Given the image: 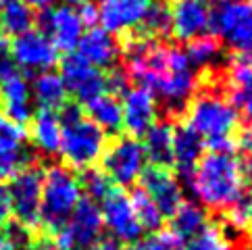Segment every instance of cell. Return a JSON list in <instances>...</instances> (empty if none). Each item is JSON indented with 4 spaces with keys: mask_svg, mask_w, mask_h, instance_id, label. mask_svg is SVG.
<instances>
[{
    "mask_svg": "<svg viewBox=\"0 0 252 250\" xmlns=\"http://www.w3.org/2000/svg\"><path fill=\"white\" fill-rule=\"evenodd\" d=\"M250 4H252V2H250Z\"/></svg>",
    "mask_w": 252,
    "mask_h": 250,
    "instance_id": "obj_47",
    "label": "cell"
},
{
    "mask_svg": "<svg viewBox=\"0 0 252 250\" xmlns=\"http://www.w3.org/2000/svg\"><path fill=\"white\" fill-rule=\"evenodd\" d=\"M28 165H32V153L25 144L23 127L0 133V182L11 180Z\"/></svg>",
    "mask_w": 252,
    "mask_h": 250,
    "instance_id": "obj_22",
    "label": "cell"
},
{
    "mask_svg": "<svg viewBox=\"0 0 252 250\" xmlns=\"http://www.w3.org/2000/svg\"><path fill=\"white\" fill-rule=\"evenodd\" d=\"M35 15L25 0H0V31L4 35H21L33 30Z\"/></svg>",
    "mask_w": 252,
    "mask_h": 250,
    "instance_id": "obj_28",
    "label": "cell"
},
{
    "mask_svg": "<svg viewBox=\"0 0 252 250\" xmlns=\"http://www.w3.org/2000/svg\"><path fill=\"white\" fill-rule=\"evenodd\" d=\"M75 52L96 69H113L119 61L121 46L115 35L102 28H90L77 42Z\"/></svg>",
    "mask_w": 252,
    "mask_h": 250,
    "instance_id": "obj_20",
    "label": "cell"
},
{
    "mask_svg": "<svg viewBox=\"0 0 252 250\" xmlns=\"http://www.w3.org/2000/svg\"><path fill=\"white\" fill-rule=\"evenodd\" d=\"M79 198H82L79 177L65 165L48 167L42 175L40 227H44L48 236H55L69 223Z\"/></svg>",
    "mask_w": 252,
    "mask_h": 250,
    "instance_id": "obj_5",
    "label": "cell"
},
{
    "mask_svg": "<svg viewBox=\"0 0 252 250\" xmlns=\"http://www.w3.org/2000/svg\"><path fill=\"white\" fill-rule=\"evenodd\" d=\"M223 44L215 35H202L192 42H188L186 55L194 69H211L221 61Z\"/></svg>",
    "mask_w": 252,
    "mask_h": 250,
    "instance_id": "obj_29",
    "label": "cell"
},
{
    "mask_svg": "<svg viewBox=\"0 0 252 250\" xmlns=\"http://www.w3.org/2000/svg\"><path fill=\"white\" fill-rule=\"evenodd\" d=\"M190 190L204 207L225 213L231 204L240 200L246 192V184L242 180L240 160L233 153H206L196 163L192 180L188 184Z\"/></svg>",
    "mask_w": 252,
    "mask_h": 250,
    "instance_id": "obj_2",
    "label": "cell"
},
{
    "mask_svg": "<svg viewBox=\"0 0 252 250\" xmlns=\"http://www.w3.org/2000/svg\"><path fill=\"white\" fill-rule=\"evenodd\" d=\"M38 23L40 31L55 44L57 50L63 52H73L79 38L84 35V23L75 6L71 4H59L42 11V15H38Z\"/></svg>",
    "mask_w": 252,
    "mask_h": 250,
    "instance_id": "obj_12",
    "label": "cell"
},
{
    "mask_svg": "<svg viewBox=\"0 0 252 250\" xmlns=\"http://www.w3.org/2000/svg\"><path fill=\"white\" fill-rule=\"evenodd\" d=\"M79 186H82V192H86V198L94 200L96 204L102 202L109 192L113 190V182L104 175L102 169H84V175L79 177Z\"/></svg>",
    "mask_w": 252,
    "mask_h": 250,
    "instance_id": "obj_32",
    "label": "cell"
},
{
    "mask_svg": "<svg viewBox=\"0 0 252 250\" xmlns=\"http://www.w3.org/2000/svg\"><path fill=\"white\" fill-rule=\"evenodd\" d=\"M100 163L104 175L115 186L127 188L140 182V175L146 169V153L140 138L119 136L104 148Z\"/></svg>",
    "mask_w": 252,
    "mask_h": 250,
    "instance_id": "obj_9",
    "label": "cell"
},
{
    "mask_svg": "<svg viewBox=\"0 0 252 250\" xmlns=\"http://www.w3.org/2000/svg\"><path fill=\"white\" fill-rule=\"evenodd\" d=\"M142 146L146 160L155 167H173V125L169 121H157L144 133Z\"/></svg>",
    "mask_w": 252,
    "mask_h": 250,
    "instance_id": "obj_24",
    "label": "cell"
},
{
    "mask_svg": "<svg viewBox=\"0 0 252 250\" xmlns=\"http://www.w3.org/2000/svg\"><path fill=\"white\" fill-rule=\"evenodd\" d=\"M225 92L236 113L252 123V55H236L229 61Z\"/></svg>",
    "mask_w": 252,
    "mask_h": 250,
    "instance_id": "obj_18",
    "label": "cell"
},
{
    "mask_svg": "<svg viewBox=\"0 0 252 250\" xmlns=\"http://www.w3.org/2000/svg\"><path fill=\"white\" fill-rule=\"evenodd\" d=\"M8 50V42H6V35L0 31V52H6Z\"/></svg>",
    "mask_w": 252,
    "mask_h": 250,
    "instance_id": "obj_43",
    "label": "cell"
},
{
    "mask_svg": "<svg viewBox=\"0 0 252 250\" xmlns=\"http://www.w3.org/2000/svg\"><path fill=\"white\" fill-rule=\"evenodd\" d=\"M102 213L100 204L82 196L75 211L71 213V219L55 236L57 250H90L102 240Z\"/></svg>",
    "mask_w": 252,
    "mask_h": 250,
    "instance_id": "obj_8",
    "label": "cell"
},
{
    "mask_svg": "<svg viewBox=\"0 0 252 250\" xmlns=\"http://www.w3.org/2000/svg\"><path fill=\"white\" fill-rule=\"evenodd\" d=\"M88 119L94 121L104 133H115L123 129V113H121V98L111 92L96 96L94 100L86 104Z\"/></svg>",
    "mask_w": 252,
    "mask_h": 250,
    "instance_id": "obj_27",
    "label": "cell"
},
{
    "mask_svg": "<svg viewBox=\"0 0 252 250\" xmlns=\"http://www.w3.org/2000/svg\"><path fill=\"white\" fill-rule=\"evenodd\" d=\"M100 213H102V223L104 227L113 234V240L125 244H133L142 238V227L133 215L129 196L119 188H113L109 196L100 202Z\"/></svg>",
    "mask_w": 252,
    "mask_h": 250,
    "instance_id": "obj_13",
    "label": "cell"
},
{
    "mask_svg": "<svg viewBox=\"0 0 252 250\" xmlns=\"http://www.w3.org/2000/svg\"><path fill=\"white\" fill-rule=\"evenodd\" d=\"M211 31L238 55H252V4L246 0L211 2Z\"/></svg>",
    "mask_w": 252,
    "mask_h": 250,
    "instance_id": "obj_6",
    "label": "cell"
},
{
    "mask_svg": "<svg viewBox=\"0 0 252 250\" xmlns=\"http://www.w3.org/2000/svg\"><path fill=\"white\" fill-rule=\"evenodd\" d=\"M8 59L25 73H44L52 71L59 62V50L55 48L46 35L40 30H30L21 35H15V40L8 46Z\"/></svg>",
    "mask_w": 252,
    "mask_h": 250,
    "instance_id": "obj_10",
    "label": "cell"
},
{
    "mask_svg": "<svg viewBox=\"0 0 252 250\" xmlns=\"http://www.w3.org/2000/svg\"><path fill=\"white\" fill-rule=\"evenodd\" d=\"M140 188L148 194V198L157 204L160 215L165 219H171L173 213L184 202V190L179 180L165 167L150 165L140 175Z\"/></svg>",
    "mask_w": 252,
    "mask_h": 250,
    "instance_id": "obj_14",
    "label": "cell"
},
{
    "mask_svg": "<svg viewBox=\"0 0 252 250\" xmlns=\"http://www.w3.org/2000/svg\"><path fill=\"white\" fill-rule=\"evenodd\" d=\"M11 219V204H8V190L6 184L0 182V227L6 225Z\"/></svg>",
    "mask_w": 252,
    "mask_h": 250,
    "instance_id": "obj_39",
    "label": "cell"
},
{
    "mask_svg": "<svg viewBox=\"0 0 252 250\" xmlns=\"http://www.w3.org/2000/svg\"><path fill=\"white\" fill-rule=\"evenodd\" d=\"M75 11L79 15V19H82L84 28L86 25L88 28H94V25L98 23V4L92 2V0H82V2L75 6Z\"/></svg>",
    "mask_w": 252,
    "mask_h": 250,
    "instance_id": "obj_37",
    "label": "cell"
},
{
    "mask_svg": "<svg viewBox=\"0 0 252 250\" xmlns=\"http://www.w3.org/2000/svg\"><path fill=\"white\" fill-rule=\"evenodd\" d=\"M125 71L131 82H138L163 102L167 113L186 111L190 98L196 94V71L188 61L186 50L165 46L144 35H129L123 46Z\"/></svg>",
    "mask_w": 252,
    "mask_h": 250,
    "instance_id": "obj_1",
    "label": "cell"
},
{
    "mask_svg": "<svg viewBox=\"0 0 252 250\" xmlns=\"http://www.w3.org/2000/svg\"><path fill=\"white\" fill-rule=\"evenodd\" d=\"M129 202H131V209H133V215H136L140 227L144 231H158L163 227V221L165 217L160 215V211L157 209V204L148 198V194L142 190V188H133L131 194H129Z\"/></svg>",
    "mask_w": 252,
    "mask_h": 250,
    "instance_id": "obj_30",
    "label": "cell"
},
{
    "mask_svg": "<svg viewBox=\"0 0 252 250\" xmlns=\"http://www.w3.org/2000/svg\"><path fill=\"white\" fill-rule=\"evenodd\" d=\"M142 30L140 35H146L150 40H157V38H167L171 35V11H169V4L165 2H152L150 8L144 15L142 23L138 25Z\"/></svg>",
    "mask_w": 252,
    "mask_h": 250,
    "instance_id": "obj_31",
    "label": "cell"
},
{
    "mask_svg": "<svg viewBox=\"0 0 252 250\" xmlns=\"http://www.w3.org/2000/svg\"><path fill=\"white\" fill-rule=\"evenodd\" d=\"M25 4H28L32 11H46V8L55 6V0H25Z\"/></svg>",
    "mask_w": 252,
    "mask_h": 250,
    "instance_id": "obj_40",
    "label": "cell"
},
{
    "mask_svg": "<svg viewBox=\"0 0 252 250\" xmlns=\"http://www.w3.org/2000/svg\"><path fill=\"white\" fill-rule=\"evenodd\" d=\"M30 127V138L33 148L44 156L59 155L61 148V121L55 111H42L35 113Z\"/></svg>",
    "mask_w": 252,
    "mask_h": 250,
    "instance_id": "obj_23",
    "label": "cell"
},
{
    "mask_svg": "<svg viewBox=\"0 0 252 250\" xmlns=\"http://www.w3.org/2000/svg\"><path fill=\"white\" fill-rule=\"evenodd\" d=\"M184 250H236V248L223 238L219 227L206 225L198 236L188 240L184 244Z\"/></svg>",
    "mask_w": 252,
    "mask_h": 250,
    "instance_id": "obj_33",
    "label": "cell"
},
{
    "mask_svg": "<svg viewBox=\"0 0 252 250\" xmlns=\"http://www.w3.org/2000/svg\"><path fill=\"white\" fill-rule=\"evenodd\" d=\"M171 11V33L182 42H192L211 31L209 0H175Z\"/></svg>",
    "mask_w": 252,
    "mask_h": 250,
    "instance_id": "obj_16",
    "label": "cell"
},
{
    "mask_svg": "<svg viewBox=\"0 0 252 250\" xmlns=\"http://www.w3.org/2000/svg\"><path fill=\"white\" fill-rule=\"evenodd\" d=\"M61 77L67 86V92L75 98L79 106H86L96 96L106 92V75L84 61L77 52H69L61 61Z\"/></svg>",
    "mask_w": 252,
    "mask_h": 250,
    "instance_id": "obj_11",
    "label": "cell"
},
{
    "mask_svg": "<svg viewBox=\"0 0 252 250\" xmlns=\"http://www.w3.org/2000/svg\"><path fill=\"white\" fill-rule=\"evenodd\" d=\"M32 236L28 229L15 225L11 229L2 231L0 229V250H23L32 246Z\"/></svg>",
    "mask_w": 252,
    "mask_h": 250,
    "instance_id": "obj_35",
    "label": "cell"
},
{
    "mask_svg": "<svg viewBox=\"0 0 252 250\" xmlns=\"http://www.w3.org/2000/svg\"><path fill=\"white\" fill-rule=\"evenodd\" d=\"M250 227H252V223H250Z\"/></svg>",
    "mask_w": 252,
    "mask_h": 250,
    "instance_id": "obj_46",
    "label": "cell"
},
{
    "mask_svg": "<svg viewBox=\"0 0 252 250\" xmlns=\"http://www.w3.org/2000/svg\"><path fill=\"white\" fill-rule=\"evenodd\" d=\"M233 140H236V148H240L246 156H252V123L246 125V127L238 133V138H233Z\"/></svg>",
    "mask_w": 252,
    "mask_h": 250,
    "instance_id": "obj_38",
    "label": "cell"
},
{
    "mask_svg": "<svg viewBox=\"0 0 252 250\" xmlns=\"http://www.w3.org/2000/svg\"><path fill=\"white\" fill-rule=\"evenodd\" d=\"M250 248H252V240H250Z\"/></svg>",
    "mask_w": 252,
    "mask_h": 250,
    "instance_id": "obj_45",
    "label": "cell"
},
{
    "mask_svg": "<svg viewBox=\"0 0 252 250\" xmlns=\"http://www.w3.org/2000/svg\"><path fill=\"white\" fill-rule=\"evenodd\" d=\"M33 250H57L52 244H48V242H40L38 246H33Z\"/></svg>",
    "mask_w": 252,
    "mask_h": 250,
    "instance_id": "obj_44",
    "label": "cell"
},
{
    "mask_svg": "<svg viewBox=\"0 0 252 250\" xmlns=\"http://www.w3.org/2000/svg\"><path fill=\"white\" fill-rule=\"evenodd\" d=\"M204 140L188 123L173 127V167L186 186L190 184L196 163L204 155Z\"/></svg>",
    "mask_w": 252,
    "mask_h": 250,
    "instance_id": "obj_21",
    "label": "cell"
},
{
    "mask_svg": "<svg viewBox=\"0 0 252 250\" xmlns=\"http://www.w3.org/2000/svg\"><path fill=\"white\" fill-rule=\"evenodd\" d=\"M94 250H123V248H121V242H117L113 238H106V240H100L94 246Z\"/></svg>",
    "mask_w": 252,
    "mask_h": 250,
    "instance_id": "obj_41",
    "label": "cell"
},
{
    "mask_svg": "<svg viewBox=\"0 0 252 250\" xmlns=\"http://www.w3.org/2000/svg\"><path fill=\"white\" fill-rule=\"evenodd\" d=\"M186 123L215 153H233L240 115L217 88H206L190 98L186 106Z\"/></svg>",
    "mask_w": 252,
    "mask_h": 250,
    "instance_id": "obj_3",
    "label": "cell"
},
{
    "mask_svg": "<svg viewBox=\"0 0 252 250\" xmlns=\"http://www.w3.org/2000/svg\"><path fill=\"white\" fill-rule=\"evenodd\" d=\"M209 225V217L206 211L192 200H186L179 204V209L171 217V227L167 229L179 244H186L188 240H192L200 231Z\"/></svg>",
    "mask_w": 252,
    "mask_h": 250,
    "instance_id": "obj_26",
    "label": "cell"
},
{
    "mask_svg": "<svg viewBox=\"0 0 252 250\" xmlns=\"http://www.w3.org/2000/svg\"><path fill=\"white\" fill-rule=\"evenodd\" d=\"M67 86L63 82L61 73L55 71H44L38 73L32 82V100L40 106L42 111H57L67 104Z\"/></svg>",
    "mask_w": 252,
    "mask_h": 250,
    "instance_id": "obj_25",
    "label": "cell"
},
{
    "mask_svg": "<svg viewBox=\"0 0 252 250\" xmlns=\"http://www.w3.org/2000/svg\"><path fill=\"white\" fill-rule=\"evenodd\" d=\"M15 69V65L11 62V59H8V55L6 52H0V79H2L8 71H13Z\"/></svg>",
    "mask_w": 252,
    "mask_h": 250,
    "instance_id": "obj_42",
    "label": "cell"
},
{
    "mask_svg": "<svg viewBox=\"0 0 252 250\" xmlns=\"http://www.w3.org/2000/svg\"><path fill=\"white\" fill-rule=\"evenodd\" d=\"M0 102L8 119L17 125H23L33 115V100H32V84L28 82L21 71H8L0 79Z\"/></svg>",
    "mask_w": 252,
    "mask_h": 250,
    "instance_id": "obj_19",
    "label": "cell"
},
{
    "mask_svg": "<svg viewBox=\"0 0 252 250\" xmlns=\"http://www.w3.org/2000/svg\"><path fill=\"white\" fill-rule=\"evenodd\" d=\"M129 75L123 67H113L111 75H106V92H111L115 96H123L129 90Z\"/></svg>",
    "mask_w": 252,
    "mask_h": 250,
    "instance_id": "obj_36",
    "label": "cell"
},
{
    "mask_svg": "<svg viewBox=\"0 0 252 250\" xmlns=\"http://www.w3.org/2000/svg\"><path fill=\"white\" fill-rule=\"evenodd\" d=\"M42 175L44 171L35 165L23 167L19 173L11 177L8 190V204L11 217H15L17 225L33 234L40 229V204H42Z\"/></svg>",
    "mask_w": 252,
    "mask_h": 250,
    "instance_id": "obj_7",
    "label": "cell"
},
{
    "mask_svg": "<svg viewBox=\"0 0 252 250\" xmlns=\"http://www.w3.org/2000/svg\"><path fill=\"white\" fill-rule=\"evenodd\" d=\"M121 100L123 129L127 136L140 138L158 121V100L148 88L136 86L125 92Z\"/></svg>",
    "mask_w": 252,
    "mask_h": 250,
    "instance_id": "obj_15",
    "label": "cell"
},
{
    "mask_svg": "<svg viewBox=\"0 0 252 250\" xmlns=\"http://www.w3.org/2000/svg\"><path fill=\"white\" fill-rule=\"evenodd\" d=\"M179 244L177 240L169 234V231H158V234H152L150 238H140L138 242L129 244L127 250H177Z\"/></svg>",
    "mask_w": 252,
    "mask_h": 250,
    "instance_id": "obj_34",
    "label": "cell"
},
{
    "mask_svg": "<svg viewBox=\"0 0 252 250\" xmlns=\"http://www.w3.org/2000/svg\"><path fill=\"white\" fill-rule=\"evenodd\" d=\"M155 0H100L98 23L109 33H129L142 23L144 15Z\"/></svg>",
    "mask_w": 252,
    "mask_h": 250,
    "instance_id": "obj_17",
    "label": "cell"
},
{
    "mask_svg": "<svg viewBox=\"0 0 252 250\" xmlns=\"http://www.w3.org/2000/svg\"><path fill=\"white\" fill-rule=\"evenodd\" d=\"M61 148L59 155L69 169H90L100 160L106 148V133L77 102H67L61 109Z\"/></svg>",
    "mask_w": 252,
    "mask_h": 250,
    "instance_id": "obj_4",
    "label": "cell"
}]
</instances>
